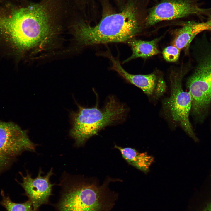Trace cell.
Segmentation results:
<instances>
[{
    "label": "cell",
    "mask_w": 211,
    "mask_h": 211,
    "mask_svg": "<svg viewBox=\"0 0 211 211\" xmlns=\"http://www.w3.org/2000/svg\"><path fill=\"white\" fill-rule=\"evenodd\" d=\"M44 7L35 4L0 18V28L6 32L19 49L27 51L41 48L57 31Z\"/></svg>",
    "instance_id": "6da1fadb"
},
{
    "label": "cell",
    "mask_w": 211,
    "mask_h": 211,
    "mask_svg": "<svg viewBox=\"0 0 211 211\" xmlns=\"http://www.w3.org/2000/svg\"><path fill=\"white\" fill-rule=\"evenodd\" d=\"M108 181L100 185L93 181L68 175L60 183L56 211H110L117 195L108 187Z\"/></svg>",
    "instance_id": "7a4b0ae2"
},
{
    "label": "cell",
    "mask_w": 211,
    "mask_h": 211,
    "mask_svg": "<svg viewBox=\"0 0 211 211\" xmlns=\"http://www.w3.org/2000/svg\"><path fill=\"white\" fill-rule=\"evenodd\" d=\"M140 31L134 9L130 6L120 13L104 17L95 25L80 23L74 27V33L79 45L87 47L127 42Z\"/></svg>",
    "instance_id": "3957f363"
},
{
    "label": "cell",
    "mask_w": 211,
    "mask_h": 211,
    "mask_svg": "<svg viewBox=\"0 0 211 211\" xmlns=\"http://www.w3.org/2000/svg\"><path fill=\"white\" fill-rule=\"evenodd\" d=\"M78 106L77 111L71 113L72 127L69 133L78 147L106 127L124 121L128 111L124 103L113 96L102 108L97 105L92 108Z\"/></svg>",
    "instance_id": "277c9868"
},
{
    "label": "cell",
    "mask_w": 211,
    "mask_h": 211,
    "mask_svg": "<svg viewBox=\"0 0 211 211\" xmlns=\"http://www.w3.org/2000/svg\"><path fill=\"white\" fill-rule=\"evenodd\" d=\"M196 60L186 86L191 98L190 114L195 122L202 124L208 115L211 104V54L200 55Z\"/></svg>",
    "instance_id": "5b68a950"
},
{
    "label": "cell",
    "mask_w": 211,
    "mask_h": 211,
    "mask_svg": "<svg viewBox=\"0 0 211 211\" xmlns=\"http://www.w3.org/2000/svg\"><path fill=\"white\" fill-rule=\"evenodd\" d=\"M187 70L172 71L170 75V92L162 101V109L166 118L174 127H180L195 142L198 138L189 120L192 101L189 92L183 89L182 79Z\"/></svg>",
    "instance_id": "8992f818"
},
{
    "label": "cell",
    "mask_w": 211,
    "mask_h": 211,
    "mask_svg": "<svg viewBox=\"0 0 211 211\" xmlns=\"http://www.w3.org/2000/svg\"><path fill=\"white\" fill-rule=\"evenodd\" d=\"M211 14V8L201 7L198 0H166L150 10L146 19V24L151 26L163 21L190 15L208 17Z\"/></svg>",
    "instance_id": "52a82bcc"
},
{
    "label": "cell",
    "mask_w": 211,
    "mask_h": 211,
    "mask_svg": "<svg viewBox=\"0 0 211 211\" xmlns=\"http://www.w3.org/2000/svg\"><path fill=\"white\" fill-rule=\"evenodd\" d=\"M36 146L26 130L13 122L0 121V151L4 155L11 158L25 151L35 152Z\"/></svg>",
    "instance_id": "ba28073f"
},
{
    "label": "cell",
    "mask_w": 211,
    "mask_h": 211,
    "mask_svg": "<svg viewBox=\"0 0 211 211\" xmlns=\"http://www.w3.org/2000/svg\"><path fill=\"white\" fill-rule=\"evenodd\" d=\"M108 56L112 62L111 69L141 89L150 99L157 100L166 93L167 86L161 75L155 73L146 75L130 74L123 68L117 59L110 55Z\"/></svg>",
    "instance_id": "9c48e42d"
},
{
    "label": "cell",
    "mask_w": 211,
    "mask_h": 211,
    "mask_svg": "<svg viewBox=\"0 0 211 211\" xmlns=\"http://www.w3.org/2000/svg\"><path fill=\"white\" fill-rule=\"evenodd\" d=\"M43 174L40 168L37 176L34 178L28 172L25 175L21 173L22 181L20 184L32 203L34 211H39L41 206L49 204V198L52 195L54 184L51 183L50 178L53 174V169L51 168L46 175L43 176Z\"/></svg>",
    "instance_id": "30bf717a"
},
{
    "label": "cell",
    "mask_w": 211,
    "mask_h": 211,
    "mask_svg": "<svg viewBox=\"0 0 211 211\" xmlns=\"http://www.w3.org/2000/svg\"><path fill=\"white\" fill-rule=\"evenodd\" d=\"M114 147L120 152L122 157L130 164L142 171L147 173L154 158L146 152L140 153L134 149L122 147L115 145Z\"/></svg>",
    "instance_id": "8fae6325"
},
{
    "label": "cell",
    "mask_w": 211,
    "mask_h": 211,
    "mask_svg": "<svg viewBox=\"0 0 211 211\" xmlns=\"http://www.w3.org/2000/svg\"><path fill=\"white\" fill-rule=\"evenodd\" d=\"M160 38L149 41H143L132 38L127 42L131 47L132 54L123 62L124 63L138 58H146L160 53L158 48L157 43Z\"/></svg>",
    "instance_id": "7c38bea8"
},
{
    "label": "cell",
    "mask_w": 211,
    "mask_h": 211,
    "mask_svg": "<svg viewBox=\"0 0 211 211\" xmlns=\"http://www.w3.org/2000/svg\"><path fill=\"white\" fill-rule=\"evenodd\" d=\"M203 31L200 22H188L178 30L174 40L173 45L181 50L188 47L195 38Z\"/></svg>",
    "instance_id": "4fadbf2b"
},
{
    "label": "cell",
    "mask_w": 211,
    "mask_h": 211,
    "mask_svg": "<svg viewBox=\"0 0 211 211\" xmlns=\"http://www.w3.org/2000/svg\"><path fill=\"white\" fill-rule=\"evenodd\" d=\"M1 194L2 200L0 201V205L7 211H34L32 203L29 200L23 203H16L12 201L9 196L6 195L2 190Z\"/></svg>",
    "instance_id": "5bb4252c"
},
{
    "label": "cell",
    "mask_w": 211,
    "mask_h": 211,
    "mask_svg": "<svg viewBox=\"0 0 211 211\" xmlns=\"http://www.w3.org/2000/svg\"><path fill=\"white\" fill-rule=\"evenodd\" d=\"M181 50L174 45L168 46L163 51L162 55L164 59L167 61L173 62L179 59Z\"/></svg>",
    "instance_id": "9a60e30c"
},
{
    "label": "cell",
    "mask_w": 211,
    "mask_h": 211,
    "mask_svg": "<svg viewBox=\"0 0 211 211\" xmlns=\"http://www.w3.org/2000/svg\"><path fill=\"white\" fill-rule=\"evenodd\" d=\"M11 159L4 155L0 151V172L9 165Z\"/></svg>",
    "instance_id": "2e32d148"
},
{
    "label": "cell",
    "mask_w": 211,
    "mask_h": 211,
    "mask_svg": "<svg viewBox=\"0 0 211 211\" xmlns=\"http://www.w3.org/2000/svg\"><path fill=\"white\" fill-rule=\"evenodd\" d=\"M205 31H209L210 33L211 40V14L207 17L206 21L202 22Z\"/></svg>",
    "instance_id": "e0dca14e"
},
{
    "label": "cell",
    "mask_w": 211,
    "mask_h": 211,
    "mask_svg": "<svg viewBox=\"0 0 211 211\" xmlns=\"http://www.w3.org/2000/svg\"><path fill=\"white\" fill-rule=\"evenodd\" d=\"M203 211H211V203L207 205Z\"/></svg>",
    "instance_id": "ac0fdd59"
},
{
    "label": "cell",
    "mask_w": 211,
    "mask_h": 211,
    "mask_svg": "<svg viewBox=\"0 0 211 211\" xmlns=\"http://www.w3.org/2000/svg\"><path fill=\"white\" fill-rule=\"evenodd\" d=\"M210 111H211V105H210ZM210 125H211L210 126H211V123H210Z\"/></svg>",
    "instance_id": "d6986e66"
}]
</instances>
